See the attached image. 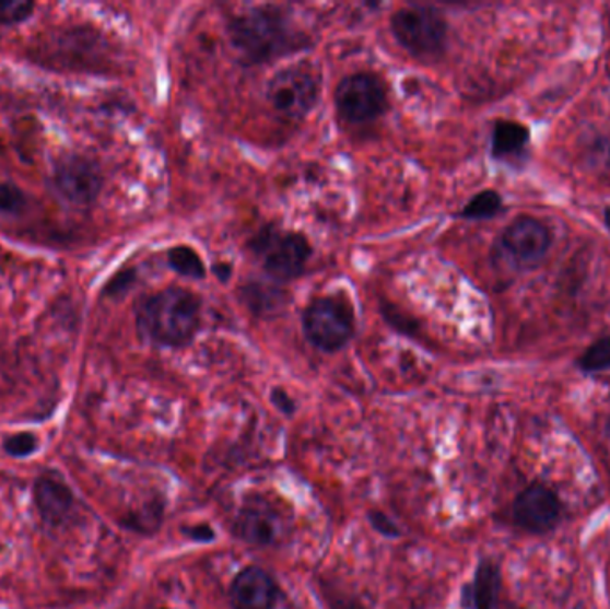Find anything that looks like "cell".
<instances>
[{
	"label": "cell",
	"instance_id": "cell-20",
	"mask_svg": "<svg viewBox=\"0 0 610 609\" xmlns=\"http://www.w3.org/2000/svg\"><path fill=\"white\" fill-rule=\"evenodd\" d=\"M33 10V2H24V0L0 2V24H20V22H24V20L30 19Z\"/></svg>",
	"mask_w": 610,
	"mask_h": 609
},
{
	"label": "cell",
	"instance_id": "cell-18",
	"mask_svg": "<svg viewBox=\"0 0 610 609\" xmlns=\"http://www.w3.org/2000/svg\"><path fill=\"white\" fill-rule=\"evenodd\" d=\"M504 208L502 197L494 190L480 191L479 196L466 204L465 210L460 211V216L468 220H488L498 215Z\"/></svg>",
	"mask_w": 610,
	"mask_h": 609
},
{
	"label": "cell",
	"instance_id": "cell-10",
	"mask_svg": "<svg viewBox=\"0 0 610 609\" xmlns=\"http://www.w3.org/2000/svg\"><path fill=\"white\" fill-rule=\"evenodd\" d=\"M54 188L70 204H92L102 188L98 166L86 157L68 156L54 171Z\"/></svg>",
	"mask_w": 610,
	"mask_h": 609
},
{
	"label": "cell",
	"instance_id": "cell-8",
	"mask_svg": "<svg viewBox=\"0 0 610 609\" xmlns=\"http://www.w3.org/2000/svg\"><path fill=\"white\" fill-rule=\"evenodd\" d=\"M552 245V234L547 225L533 216H518L500 238V247L514 265L530 269L538 265Z\"/></svg>",
	"mask_w": 610,
	"mask_h": 609
},
{
	"label": "cell",
	"instance_id": "cell-11",
	"mask_svg": "<svg viewBox=\"0 0 610 609\" xmlns=\"http://www.w3.org/2000/svg\"><path fill=\"white\" fill-rule=\"evenodd\" d=\"M279 599V588L268 572L259 566H248L237 574L231 586L234 609H273Z\"/></svg>",
	"mask_w": 610,
	"mask_h": 609
},
{
	"label": "cell",
	"instance_id": "cell-13",
	"mask_svg": "<svg viewBox=\"0 0 610 609\" xmlns=\"http://www.w3.org/2000/svg\"><path fill=\"white\" fill-rule=\"evenodd\" d=\"M236 531L243 540L268 546L281 535V517L267 504H257L243 510L237 518Z\"/></svg>",
	"mask_w": 610,
	"mask_h": 609
},
{
	"label": "cell",
	"instance_id": "cell-5",
	"mask_svg": "<svg viewBox=\"0 0 610 609\" xmlns=\"http://www.w3.org/2000/svg\"><path fill=\"white\" fill-rule=\"evenodd\" d=\"M307 340L325 352L343 349L355 332V318L347 301L336 297L316 298L302 317Z\"/></svg>",
	"mask_w": 610,
	"mask_h": 609
},
{
	"label": "cell",
	"instance_id": "cell-19",
	"mask_svg": "<svg viewBox=\"0 0 610 609\" xmlns=\"http://www.w3.org/2000/svg\"><path fill=\"white\" fill-rule=\"evenodd\" d=\"M578 366H580V371L587 372V374L609 371L610 337L600 338V340H596L593 346L587 347L584 354L578 358Z\"/></svg>",
	"mask_w": 610,
	"mask_h": 609
},
{
	"label": "cell",
	"instance_id": "cell-24",
	"mask_svg": "<svg viewBox=\"0 0 610 609\" xmlns=\"http://www.w3.org/2000/svg\"><path fill=\"white\" fill-rule=\"evenodd\" d=\"M214 273L216 278L222 279V281H227L231 278V267L228 265H214Z\"/></svg>",
	"mask_w": 610,
	"mask_h": 609
},
{
	"label": "cell",
	"instance_id": "cell-14",
	"mask_svg": "<svg viewBox=\"0 0 610 609\" xmlns=\"http://www.w3.org/2000/svg\"><path fill=\"white\" fill-rule=\"evenodd\" d=\"M530 131L524 124L513 122V120H500L493 129L491 138V152L496 160L518 156L527 147Z\"/></svg>",
	"mask_w": 610,
	"mask_h": 609
},
{
	"label": "cell",
	"instance_id": "cell-16",
	"mask_svg": "<svg viewBox=\"0 0 610 609\" xmlns=\"http://www.w3.org/2000/svg\"><path fill=\"white\" fill-rule=\"evenodd\" d=\"M243 301L257 315H275L286 306V293L267 283H248L243 286Z\"/></svg>",
	"mask_w": 610,
	"mask_h": 609
},
{
	"label": "cell",
	"instance_id": "cell-15",
	"mask_svg": "<svg viewBox=\"0 0 610 609\" xmlns=\"http://www.w3.org/2000/svg\"><path fill=\"white\" fill-rule=\"evenodd\" d=\"M500 579L498 566L493 561H482L479 571L474 574V583L471 586V599L474 609H494L498 602Z\"/></svg>",
	"mask_w": 610,
	"mask_h": 609
},
{
	"label": "cell",
	"instance_id": "cell-9",
	"mask_svg": "<svg viewBox=\"0 0 610 609\" xmlns=\"http://www.w3.org/2000/svg\"><path fill=\"white\" fill-rule=\"evenodd\" d=\"M562 504L558 493L541 483L525 488L514 501V520L532 535H547L561 520Z\"/></svg>",
	"mask_w": 610,
	"mask_h": 609
},
{
	"label": "cell",
	"instance_id": "cell-17",
	"mask_svg": "<svg viewBox=\"0 0 610 609\" xmlns=\"http://www.w3.org/2000/svg\"><path fill=\"white\" fill-rule=\"evenodd\" d=\"M168 263L175 272L186 276V278L202 279L206 276V265L199 254L186 245H179L169 250Z\"/></svg>",
	"mask_w": 610,
	"mask_h": 609
},
{
	"label": "cell",
	"instance_id": "cell-7",
	"mask_svg": "<svg viewBox=\"0 0 610 609\" xmlns=\"http://www.w3.org/2000/svg\"><path fill=\"white\" fill-rule=\"evenodd\" d=\"M336 109L350 124H368L388 109V92L375 73L357 72L338 84Z\"/></svg>",
	"mask_w": 610,
	"mask_h": 609
},
{
	"label": "cell",
	"instance_id": "cell-12",
	"mask_svg": "<svg viewBox=\"0 0 610 609\" xmlns=\"http://www.w3.org/2000/svg\"><path fill=\"white\" fill-rule=\"evenodd\" d=\"M34 501L42 520L52 527L63 526L75 512L72 490L59 479L39 478L34 488Z\"/></svg>",
	"mask_w": 610,
	"mask_h": 609
},
{
	"label": "cell",
	"instance_id": "cell-6",
	"mask_svg": "<svg viewBox=\"0 0 610 609\" xmlns=\"http://www.w3.org/2000/svg\"><path fill=\"white\" fill-rule=\"evenodd\" d=\"M250 249L261 259L262 269L277 281H290L304 272L310 258V245L298 233H282L273 227L259 231Z\"/></svg>",
	"mask_w": 610,
	"mask_h": 609
},
{
	"label": "cell",
	"instance_id": "cell-25",
	"mask_svg": "<svg viewBox=\"0 0 610 609\" xmlns=\"http://www.w3.org/2000/svg\"><path fill=\"white\" fill-rule=\"evenodd\" d=\"M603 220H606L607 230L610 231V208H606V213H603Z\"/></svg>",
	"mask_w": 610,
	"mask_h": 609
},
{
	"label": "cell",
	"instance_id": "cell-2",
	"mask_svg": "<svg viewBox=\"0 0 610 609\" xmlns=\"http://www.w3.org/2000/svg\"><path fill=\"white\" fill-rule=\"evenodd\" d=\"M200 312L202 304L195 293L166 288L141 304L138 327L157 346L183 347L199 331Z\"/></svg>",
	"mask_w": 610,
	"mask_h": 609
},
{
	"label": "cell",
	"instance_id": "cell-22",
	"mask_svg": "<svg viewBox=\"0 0 610 609\" xmlns=\"http://www.w3.org/2000/svg\"><path fill=\"white\" fill-rule=\"evenodd\" d=\"M25 206V197L15 185L2 183L0 185V211L4 213H16Z\"/></svg>",
	"mask_w": 610,
	"mask_h": 609
},
{
	"label": "cell",
	"instance_id": "cell-3",
	"mask_svg": "<svg viewBox=\"0 0 610 609\" xmlns=\"http://www.w3.org/2000/svg\"><path fill=\"white\" fill-rule=\"evenodd\" d=\"M391 33L409 55L422 59L437 58L446 49L448 24L434 8L411 5L392 15Z\"/></svg>",
	"mask_w": 610,
	"mask_h": 609
},
{
	"label": "cell",
	"instance_id": "cell-4",
	"mask_svg": "<svg viewBox=\"0 0 610 609\" xmlns=\"http://www.w3.org/2000/svg\"><path fill=\"white\" fill-rule=\"evenodd\" d=\"M321 75L309 63H296L275 73L268 84L271 106L282 117L301 120L320 101Z\"/></svg>",
	"mask_w": 610,
	"mask_h": 609
},
{
	"label": "cell",
	"instance_id": "cell-1",
	"mask_svg": "<svg viewBox=\"0 0 610 609\" xmlns=\"http://www.w3.org/2000/svg\"><path fill=\"white\" fill-rule=\"evenodd\" d=\"M228 36L237 55L247 63H270L273 59L305 49L307 38L291 20L277 10H254L228 24Z\"/></svg>",
	"mask_w": 610,
	"mask_h": 609
},
{
	"label": "cell",
	"instance_id": "cell-23",
	"mask_svg": "<svg viewBox=\"0 0 610 609\" xmlns=\"http://www.w3.org/2000/svg\"><path fill=\"white\" fill-rule=\"evenodd\" d=\"M131 278V272H121L120 276H117V278L113 279L112 283H109L107 292L118 293L120 290H126V288L129 286V279Z\"/></svg>",
	"mask_w": 610,
	"mask_h": 609
},
{
	"label": "cell",
	"instance_id": "cell-21",
	"mask_svg": "<svg viewBox=\"0 0 610 609\" xmlns=\"http://www.w3.org/2000/svg\"><path fill=\"white\" fill-rule=\"evenodd\" d=\"M36 448H38V438L33 433H16L4 440V450L13 458H25Z\"/></svg>",
	"mask_w": 610,
	"mask_h": 609
}]
</instances>
